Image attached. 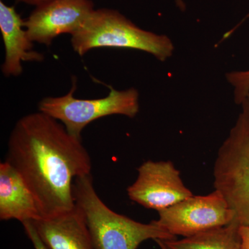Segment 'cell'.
Segmentation results:
<instances>
[{"label": "cell", "instance_id": "obj_1", "mask_svg": "<svg viewBox=\"0 0 249 249\" xmlns=\"http://www.w3.org/2000/svg\"><path fill=\"white\" fill-rule=\"evenodd\" d=\"M6 160L34 195L41 217L74 209L73 181L91 172V158L82 139L40 111L23 116L15 124Z\"/></svg>", "mask_w": 249, "mask_h": 249}, {"label": "cell", "instance_id": "obj_2", "mask_svg": "<svg viewBox=\"0 0 249 249\" xmlns=\"http://www.w3.org/2000/svg\"><path fill=\"white\" fill-rule=\"evenodd\" d=\"M73 194L84 214L94 249H137L147 240L177 239L155 220L142 224L109 209L95 191L91 174L75 178Z\"/></svg>", "mask_w": 249, "mask_h": 249}, {"label": "cell", "instance_id": "obj_3", "mask_svg": "<svg viewBox=\"0 0 249 249\" xmlns=\"http://www.w3.org/2000/svg\"><path fill=\"white\" fill-rule=\"evenodd\" d=\"M71 42L80 56L93 49L108 47L141 51L165 62L175 51L168 36L144 30L119 11L109 9H95L72 34Z\"/></svg>", "mask_w": 249, "mask_h": 249}, {"label": "cell", "instance_id": "obj_4", "mask_svg": "<svg viewBox=\"0 0 249 249\" xmlns=\"http://www.w3.org/2000/svg\"><path fill=\"white\" fill-rule=\"evenodd\" d=\"M214 165V186L224 196L241 225L249 226V98Z\"/></svg>", "mask_w": 249, "mask_h": 249}, {"label": "cell", "instance_id": "obj_5", "mask_svg": "<svg viewBox=\"0 0 249 249\" xmlns=\"http://www.w3.org/2000/svg\"><path fill=\"white\" fill-rule=\"evenodd\" d=\"M76 88L74 78L67 94L43 98L38 104L39 111L60 121L76 138L82 139L83 129L98 119L111 115L134 118L139 113V93L136 88L119 91L109 87L107 96L95 99L74 97Z\"/></svg>", "mask_w": 249, "mask_h": 249}, {"label": "cell", "instance_id": "obj_6", "mask_svg": "<svg viewBox=\"0 0 249 249\" xmlns=\"http://www.w3.org/2000/svg\"><path fill=\"white\" fill-rule=\"evenodd\" d=\"M158 213L155 222L176 237H191L228 225L235 219V213L217 190L207 196L187 198Z\"/></svg>", "mask_w": 249, "mask_h": 249}, {"label": "cell", "instance_id": "obj_7", "mask_svg": "<svg viewBox=\"0 0 249 249\" xmlns=\"http://www.w3.org/2000/svg\"><path fill=\"white\" fill-rule=\"evenodd\" d=\"M138 173L137 180L127 188V195L131 200L146 209L161 211L193 196L169 160H147L139 167Z\"/></svg>", "mask_w": 249, "mask_h": 249}, {"label": "cell", "instance_id": "obj_8", "mask_svg": "<svg viewBox=\"0 0 249 249\" xmlns=\"http://www.w3.org/2000/svg\"><path fill=\"white\" fill-rule=\"evenodd\" d=\"M94 10L91 0H53L36 6L24 26L33 42L50 46L57 36L74 34Z\"/></svg>", "mask_w": 249, "mask_h": 249}, {"label": "cell", "instance_id": "obj_9", "mask_svg": "<svg viewBox=\"0 0 249 249\" xmlns=\"http://www.w3.org/2000/svg\"><path fill=\"white\" fill-rule=\"evenodd\" d=\"M24 19L14 6L0 1V31L5 49L1 71L5 77H18L23 71L22 62H40L43 54L34 50V43L28 36Z\"/></svg>", "mask_w": 249, "mask_h": 249}, {"label": "cell", "instance_id": "obj_10", "mask_svg": "<svg viewBox=\"0 0 249 249\" xmlns=\"http://www.w3.org/2000/svg\"><path fill=\"white\" fill-rule=\"evenodd\" d=\"M48 249H94L83 212L71 211L30 221Z\"/></svg>", "mask_w": 249, "mask_h": 249}, {"label": "cell", "instance_id": "obj_11", "mask_svg": "<svg viewBox=\"0 0 249 249\" xmlns=\"http://www.w3.org/2000/svg\"><path fill=\"white\" fill-rule=\"evenodd\" d=\"M34 195L17 170L9 162L0 163V219L21 223L40 219Z\"/></svg>", "mask_w": 249, "mask_h": 249}, {"label": "cell", "instance_id": "obj_12", "mask_svg": "<svg viewBox=\"0 0 249 249\" xmlns=\"http://www.w3.org/2000/svg\"><path fill=\"white\" fill-rule=\"evenodd\" d=\"M240 225L235 219L228 225L209 229L182 240L155 241L168 249H242Z\"/></svg>", "mask_w": 249, "mask_h": 249}, {"label": "cell", "instance_id": "obj_13", "mask_svg": "<svg viewBox=\"0 0 249 249\" xmlns=\"http://www.w3.org/2000/svg\"><path fill=\"white\" fill-rule=\"evenodd\" d=\"M226 78L233 88L235 103L240 106L249 98V70L228 72Z\"/></svg>", "mask_w": 249, "mask_h": 249}, {"label": "cell", "instance_id": "obj_14", "mask_svg": "<svg viewBox=\"0 0 249 249\" xmlns=\"http://www.w3.org/2000/svg\"><path fill=\"white\" fill-rule=\"evenodd\" d=\"M23 227H24V231L26 235L29 237V240L32 242L35 249H48L46 247L45 244L40 240L37 232H36L35 228L33 225L32 223L30 221L22 223Z\"/></svg>", "mask_w": 249, "mask_h": 249}, {"label": "cell", "instance_id": "obj_15", "mask_svg": "<svg viewBox=\"0 0 249 249\" xmlns=\"http://www.w3.org/2000/svg\"><path fill=\"white\" fill-rule=\"evenodd\" d=\"M240 233L242 249H249V226L240 225Z\"/></svg>", "mask_w": 249, "mask_h": 249}, {"label": "cell", "instance_id": "obj_16", "mask_svg": "<svg viewBox=\"0 0 249 249\" xmlns=\"http://www.w3.org/2000/svg\"><path fill=\"white\" fill-rule=\"evenodd\" d=\"M17 1L19 2L24 3V4L37 6L39 5L49 2V1H53V0H17Z\"/></svg>", "mask_w": 249, "mask_h": 249}, {"label": "cell", "instance_id": "obj_17", "mask_svg": "<svg viewBox=\"0 0 249 249\" xmlns=\"http://www.w3.org/2000/svg\"><path fill=\"white\" fill-rule=\"evenodd\" d=\"M175 4H176L177 7L178 8L180 11H184L186 9V5L185 4L183 0H175Z\"/></svg>", "mask_w": 249, "mask_h": 249}, {"label": "cell", "instance_id": "obj_18", "mask_svg": "<svg viewBox=\"0 0 249 249\" xmlns=\"http://www.w3.org/2000/svg\"><path fill=\"white\" fill-rule=\"evenodd\" d=\"M249 13L247 15V16H245V18H244L243 19H242V21L239 24H237V25L235 26V27H233V29H235V30H237V29H238L239 27H240L241 25H242V24H243L244 22H245L246 20H247V19H249Z\"/></svg>", "mask_w": 249, "mask_h": 249}, {"label": "cell", "instance_id": "obj_19", "mask_svg": "<svg viewBox=\"0 0 249 249\" xmlns=\"http://www.w3.org/2000/svg\"><path fill=\"white\" fill-rule=\"evenodd\" d=\"M157 245L160 246V249H168L166 247H165L164 246L160 245V244H157Z\"/></svg>", "mask_w": 249, "mask_h": 249}]
</instances>
